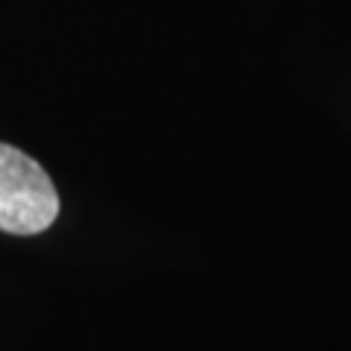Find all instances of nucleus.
<instances>
[{
    "mask_svg": "<svg viewBox=\"0 0 351 351\" xmlns=\"http://www.w3.org/2000/svg\"><path fill=\"white\" fill-rule=\"evenodd\" d=\"M59 217L56 184L36 158L0 144V232L41 234Z\"/></svg>",
    "mask_w": 351,
    "mask_h": 351,
    "instance_id": "f257e3e1",
    "label": "nucleus"
}]
</instances>
